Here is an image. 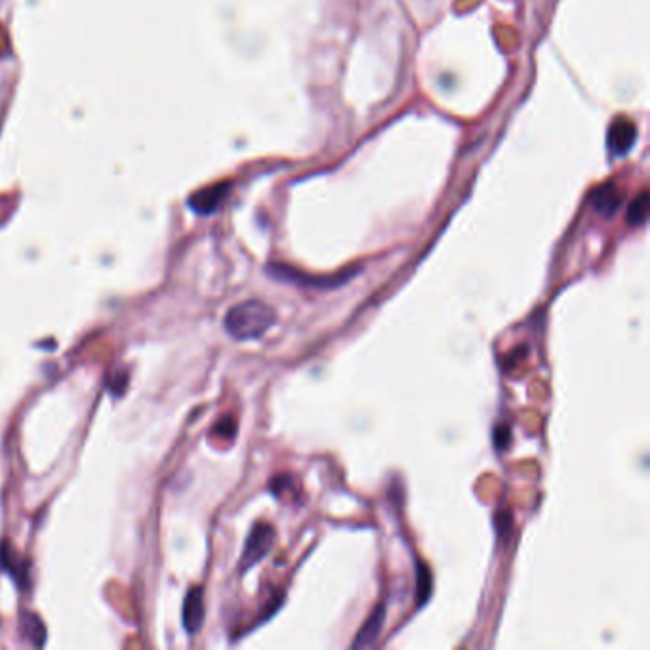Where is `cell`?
Instances as JSON below:
<instances>
[{"label":"cell","mask_w":650,"mask_h":650,"mask_svg":"<svg viewBox=\"0 0 650 650\" xmlns=\"http://www.w3.org/2000/svg\"><path fill=\"white\" fill-rule=\"evenodd\" d=\"M277 323V313L271 305L260 300H248L235 305L223 318L228 334L238 341L260 340Z\"/></svg>","instance_id":"cell-1"},{"label":"cell","mask_w":650,"mask_h":650,"mask_svg":"<svg viewBox=\"0 0 650 650\" xmlns=\"http://www.w3.org/2000/svg\"><path fill=\"white\" fill-rule=\"evenodd\" d=\"M265 271H268V275L273 277L275 281H281V283H288V285L301 286V288H311V290H334V288H340L343 285H348L349 281H353L361 269L341 271L336 275H309L300 269L288 268V265H283V263H269L268 268H265Z\"/></svg>","instance_id":"cell-2"},{"label":"cell","mask_w":650,"mask_h":650,"mask_svg":"<svg viewBox=\"0 0 650 650\" xmlns=\"http://www.w3.org/2000/svg\"><path fill=\"white\" fill-rule=\"evenodd\" d=\"M275 528L268 523H256L252 526L250 534L246 538V546L241 555V573H246L248 568L258 565L265 555L273 550L275 543Z\"/></svg>","instance_id":"cell-3"},{"label":"cell","mask_w":650,"mask_h":650,"mask_svg":"<svg viewBox=\"0 0 650 650\" xmlns=\"http://www.w3.org/2000/svg\"><path fill=\"white\" fill-rule=\"evenodd\" d=\"M637 126L626 116H618L608 128V151L614 156H626L635 145Z\"/></svg>","instance_id":"cell-4"},{"label":"cell","mask_w":650,"mask_h":650,"mask_svg":"<svg viewBox=\"0 0 650 650\" xmlns=\"http://www.w3.org/2000/svg\"><path fill=\"white\" fill-rule=\"evenodd\" d=\"M228 193H229V183L212 185V188L197 191L189 198V208L201 216L212 214V212H216L220 208V205L223 203V198L228 197Z\"/></svg>","instance_id":"cell-5"},{"label":"cell","mask_w":650,"mask_h":650,"mask_svg":"<svg viewBox=\"0 0 650 650\" xmlns=\"http://www.w3.org/2000/svg\"><path fill=\"white\" fill-rule=\"evenodd\" d=\"M383 623H386V606L378 605L373 614L366 618V622L363 623V628L357 633L355 641L351 643V648L359 650V648H370L374 646L380 639V633L383 630Z\"/></svg>","instance_id":"cell-6"},{"label":"cell","mask_w":650,"mask_h":650,"mask_svg":"<svg viewBox=\"0 0 650 650\" xmlns=\"http://www.w3.org/2000/svg\"><path fill=\"white\" fill-rule=\"evenodd\" d=\"M591 206L605 218H613L622 205V191L614 183H603L591 193Z\"/></svg>","instance_id":"cell-7"},{"label":"cell","mask_w":650,"mask_h":650,"mask_svg":"<svg viewBox=\"0 0 650 650\" xmlns=\"http://www.w3.org/2000/svg\"><path fill=\"white\" fill-rule=\"evenodd\" d=\"M205 620V599H203V590L193 588L188 597H185L183 605V626L191 635L197 633L203 626Z\"/></svg>","instance_id":"cell-8"},{"label":"cell","mask_w":650,"mask_h":650,"mask_svg":"<svg viewBox=\"0 0 650 650\" xmlns=\"http://www.w3.org/2000/svg\"><path fill=\"white\" fill-rule=\"evenodd\" d=\"M431 588H433V576L429 566L418 561L416 563V599H418V606H423L428 603V599L431 597Z\"/></svg>","instance_id":"cell-9"},{"label":"cell","mask_w":650,"mask_h":650,"mask_svg":"<svg viewBox=\"0 0 650 650\" xmlns=\"http://www.w3.org/2000/svg\"><path fill=\"white\" fill-rule=\"evenodd\" d=\"M648 216V195L643 191L639 197L631 201L626 220L630 225H643Z\"/></svg>","instance_id":"cell-10"},{"label":"cell","mask_w":650,"mask_h":650,"mask_svg":"<svg viewBox=\"0 0 650 650\" xmlns=\"http://www.w3.org/2000/svg\"><path fill=\"white\" fill-rule=\"evenodd\" d=\"M498 431H500V437L496 435V439H494V443H496V448L503 450V448H506V446H508V443H510V429H508V428H500Z\"/></svg>","instance_id":"cell-11"}]
</instances>
